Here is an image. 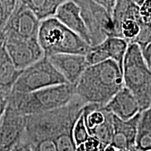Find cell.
I'll use <instances>...</instances> for the list:
<instances>
[{
	"mask_svg": "<svg viewBox=\"0 0 151 151\" xmlns=\"http://www.w3.org/2000/svg\"><path fill=\"white\" fill-rule=\"evenodd\" d=\"M123 86L122 71L109 59L88 66L74 85V91L86 104L105 106Z\"/></svg>",
	"mask_w": 151,
	"mask_h": 151,
	"instance_id": "6da1fadb",
	"label": "cell"
},
{
	"mask_svg": "<svg viewBox=\"0 0 151 151\" xmlns=\"http://www.w3.org/2000/svg\"><path fill=\"white\" fill-rule=\"evenodd\" d=\"M86 104L75 94L68 104L54 110L25 116V129L22 139L30 145L46 138L53 139L71 129Z\"/></svg>",
	"mask_w": 151,
	"mask_h": 151,
	"instance_id": "7a4b0ae2",
	"label": "cell"
},
{
	"mask_svg": "<svg viewBox=\"0 0 151 151\" xmlns=\"http://www.w3.org/2000/svg\"><path fill=\"white\" fill-rule=\"evenodd\" d=\"M74 96V86L63 83L27 93L11 92L7 99L8 105L23 116H29L66 106Z\"/></svg>",
	"mask_w": 151,
	"mask_h": 151,
	"instance_id": "3957f363",
	"label": "cell"
},
{
	"mask_svg": "<svg viewBox=\"0 0 151 151\" xmlns=\"http://www.w3.org/2000/svg\"><path fill=\"white\" fill-rule=\"evenodd\" d=\"M37 39L46 57L63 53L86 55L90 47L54 16L41 20Z\"/></svg>",
	"mask_w": 151,
	"mask_h": 151,
	"instance_id": "277c9868",
	"label": "cell"
},
{
	"mask_svg": "<svg viewBox=\"0 0 151 151\" xmlns=\"http://www.w3.org/2000/svg\"><path fill=\"white\" fill-rule=\"evenodd\" d=\"M124 86L132 92L141 112L151 107V70L137 43L128 45L122 67Z\"/></svg>",
	"mask_w": 151,
	"mask_h": 151,
	"instance_id": "5b68a950",
	"label": "cell"
},
{
	"mask_svg": "<svg viewBox=\"0 0 151 151\" xmlns=\"http://www.w3.org/2000/svg\"><path fill=\"white\" fill-rule=\"evenodd\" d=\"M68 83L47 57L22 69L11 92L27 93L55 85Z\"/></svg>",
	"mask_w": 151,
	"mask_h": 151,
	"instance_id": "8992f818",
	"label": "cell"
},
{
	"mask_svg": "<svg viewBox=\"0 0 151 151\" xmlns=\"http://www.w3.org/2000/svg\"><path fill=\"white\" fill-rule=\"evenodd\" d=\"M81 9V14L90 35V46L101 43L109 37H114L111 15L102 6L92 0H73Z\"/></svg>",
	"mask_w": 151,
	"mask_h": 151,
	"instance_id": "52a82bcc",
	"label": "cell"
},
{
	"mask_svg": "<svg viewBox=\"0 0 151 151\" xmlns=\"http://www.w3.org/2000/svg\"><path fill=\"white\" fill-rule=\"evenodd\" d=\"M111 17L114 37L122 38L129 43H133L143 22L139 6L134 0H116Z\"/></svg>",
	"mask_w": 151,
	"mask_h": 151,
	"instance_id": "ba28073f",
	"label": "cell"
},
{
	"mask_svg": "<svg viewBox=\"0 0 151 151\" xmlns=\"http://www.w3.org/2000/svg\"><path fill=\"white\" fill-rule=\"evenodd\" d=\"M40 22L32 11L18 0L0 35L3 38H37Z\"/></svg>",
	"mask_w": 151,
	"mask_h": 151,
	"instance_id": "9c48e42d",
	"label": "cell"
},
{
	"mask_svg": "<svg viewBox=\"0 0 151 151\" xmlns=\"http://www.w3.org/2000/svg\"><path fill=\"white\" fill-rule=\"evenodd\" d=\"M82 113L90 136L106 146L111 145L113 135V113L104 106L97 104H85Z\"/></svg>",
	"mask_w": 151,
	"mask_h": 151,
	"instance_id": "30bf717a",
	"label": "cell"
},
{
	"mask_svg": "<svg viewBox=\"0 0 151 151\" xmlns=\"http://www.w3.org/2000/svg\"><path fill=\"white\" fill-rule=\"evenodd\" d=\"M3 39L6 50L18 70L25 69L45 56L37 38L7 37Z\"/></svg>",
	"mask_w": 151,
	"mask_h": 151,
	"instance_id": "8fae6325",
	"label": "cell"
},
{
	"mask_svg": "<svg viewBox=\"0 0 151 151\" xmlns=\"http://www.w3.org/2000/svg\"><path fill=\"white\" fill-rule=\"evenodd\" d=\"M25 129V116L7 105L0 120V151H10L22 138Z\"/></svg>",
	"mask_w": 151,
	"mask_h": 151,
	"instance_id": "7c38bea8",
	"label": "cell"
},
{
	"mask_svg": "<svg viewBox=\"0 0 151 151\" xmlns=\"http://www.w3.org/2000/svg\"><path fill=\"white\" fill-rule=\"evenodd\" d=\"M47 58L63 76L68 83L73 86L76 83L86 68L90 66L84 55L63 53Z\"/></svg>",
	"mask_w": 151,
	"mask_h": 151,
	"instance_id": "4fadbf2b",
	"label": "cell"
},
{
	"mask_svg": "<svg viewBox=\"0 0 151 151\" xmlns=\"http://www.w3.org/2000/svg\"><path fill=\"white\" fill-rule=\"evenodd\" d=\"M53 16L91 45L89 32L81 16V9L73 0L65 1L58 6Z\"/></svg>",
	"mask_w": 151,
	"mask_h": 151,
	"instance_id": "5bb4252c",
	"label": "cell"
},
{
	"mask_svg": "<svg viewBox=\"0 0 151 151\" xmlns=\"http://www.w3.org/2000/svg\"><path fill=\"white\" fill-rule=\"evenodd\" d=\"M140 113L126 120L113 114V135L111 145L120 151H128L134 148Z\"/></svg>",
	"mask_w": 151,
	"mask_h": 151,
	"instance_id": "9a60e30c",
	"label": "cell"
},
{
	"mask_svg": "<svg viewBox=\"0 0 151 151\" xmlns=\"http://www.w3.org/2000/svg\"><path fill=\"white\" fill-rule=\"evenodd\" d=\"M105 108L114 116L126 120L141 112L140 107L132 92L123 86L105 106Z\"/></svg>",
	"mask_w": 151,
	"mask_h": 151,
	"instance_id": "2e32d148",
	"label": "cell"
},
{
	"mask_svg": "<svg viewBox=\"0 0 151 151\" xmlns=\"http://www.w3.org/2000/svg\"><path fill=\"white\" fill-rule=\"evenodd\" d=\"M22 70L15 67L4 46L0 35V94L8 97Z\"/></svg>",
	"mask_w": 151,
	"mask_h": 151,
	"instance_id": "e0dca14e",
	"label": "cell"
},
{
	"mask_svg": "<svg viewBox=\"0 0 151 151\" xmlns=\"http://www.w3.org/2000/svg\"><path fill=\"white\" fill-rule=\"evenodd\" d=\"M135 147L138 151L151 150V107L142 111L140 113Z\"/></svg>",
	"mask_w": 151,
	"mask_h": 151,
	"instance_id": "ac0fdd59",
	"label": "cell"
},
{
	"mask_svg": "<svg viewBox=\"0 0 151 151\" xmlns=\"http://www.w3.org/2000/svg\"><path fill=\"white\" fill-rule=\"evenodd\" d=\"M100 43L104 48L109 59L114 60L122 71L124 58L129 43L122 38L109 37Z\"/></svg>",
	"mask_w": 151,
	"mask_h": 151,
	"instance_id": "d6986e66",
	"label": "cell"
},
{
	"mask_svg": "<svg viewBox=\"0 0 151 151\" xmlns=\"http://www.w3.org/2000/svg\"><path fill=\"white\" fill-rule=\"evenodd\" d=\"M29 8L40 20L55 15L58 6L52 0H19Z\"/></svg>",
	"mask_w": 151,
	"mask_h": 151,
	"instance_id": "ffe728a7",
	"label": "cell"
},
{
	"mask_svg": "<svg viewBox=\"0 0 151 151\" xmlns=\"http://www.w3.org/2000/svg\"><path fill=\"white\" fill-rule=\"evenodd\" d=\"M73 128L62 132L54 138L58 151H76L74 139L73 136Z\"/></svg>",
	"mask_w": 151,
	"mask_h": 151,
	"instance_id": "44dd1931",
	"label": "cell"
},
{
	"mask_svg": "<svg viewBox=\"0 0 151 151\" xmlns=\"http://www.w3.org/2000/svg\"><path fill=\"white\" fill-rule=\"evenodd\" d=\"M86 58L89 65H96L109 59L108 54L101 43L95 46H90L86 55Z\"/></svg>",
	"mask_w": 151,
	"mask_h": 151,
	"instance_id": "7402d4cb",
	"label": "cell"
},
{
	"mask_svg": "<svg viewBox=\"0 0 151 151\" xmlns=\"http://www.w3.org/2000/svg\"><path fill=\"white\" fill-rule=\"evenodd\" d=\"M73 136L76 146L85 142L90 137V134L87 129L86 124H85L83 113H81L74 124L73 129Z\"/></svg>",
	"mask_w": 151,
	"mask_h": 151,
	"instance_id": "603a6c76",
	"label": "cell"
},
{
	"mask_svg": "<svg viewBox=\"0 0 151 151\" xmlns=\"http://www.w3.org/2000/svg\"><path fill=\"white\" fill-rule=\"evenodd\" d=\"M134 43L139 45L141 49L151 43V24L146 23L143 22L141 25L140 32L137 36L135 40L134 41Z\"/></svg>",
	"mask_w": 151,
	"mask_h": 151,
	"instance_id": "cb8c5ba5",
	"label": "cell"
},
{
	"mask_svg": "<svg viewBox=\"0 0 151 151\" xmlns=\"http://www.w3.org/2000/svg\"><path fill=\"white\" fill-rule=\"evenodd\" d=\"M106 146L96 138L90 136L85 142L76 146V151H104Z\"/></svg>",
	"mask_w": 151,
	"mask_h": 151,
	"instance_id": "d4e9b609",
	"label": "cell"
},
{
	"mask_svg": "<svg viewBox=\"0 0 151 151\" xmlns=\"http://www.w3.org/2000/svg\"><path fill=\"white\" fill-rule=\"evenodd\" d=\"M33 151H58L53 139L46 138L30 145Z\"/></svg>",
	"mask_w": 151,
	"mask_h": 151,
	"instance_id": "484cf974",
	"label": "cell"
},
{
	"mask_svg": "<svg viewBox=\"0 0 151 151\" xmlns=\"http://www.w3.org/2000/svg\"><path fill=\"white\" fill-rule=\"evenodd\" d=\"M139 12L143 21L151 24V0H145L139 6Z\"/></svg>",
	"mask_w": 151,
	"mask_h": 151,
	"instance_id": "4316f807",
	"label": "cell"
},
{
	"mask_svg": "<svg viewBox=\"0 0 151 151\" xmlns=\"http://www.w3.org/2000/svg\"><path fill=\"white\" fill-rule=\"evenodd\" d=\"M10 151H33L31 146L27 141L21 139L11 148Z\"/></svg>",
	"mask_w": 151,
	"mask_h": 151,
	"instance_id": "83f0119b",
	"label": "cell"
},
{
	"mask_svg": "<svg viewBox=\"0 0 151 151\" xmlns=\"http://www.w3.org/2000/svg\"><path fill=\"white\" fill-rule=\"evenodd\" d=\"M92 1L104 7L109 11V14L111 15L113 6H114L116 0H92Z\"/></svg>",
	"mask_w": 151,
	"mask_h": 151,
	"instance_id": "f1b7e54d",
	"label": "cell"
},
{
	"mask_svg": "<svg viewBox=\"0 0 151 151\" xmlns=\"http://www.w3.org/2000/svg\"><path fill=\"white\" fill-rule=\"evenodd\" d=\"M9 18V16L6 14L2 6L0 4V33L1 32L2 29L4 27L6 22Z\"/></svg>",
	"mask_w": 151,
	"mask_h": 151,
	"instance_id": "f546056e",
	"label": "cell"
},
{
	"mask_svg": "<svg viewBox=\"0 0 151 151\" xmlns=\"http://www.w3.org/2000/svg\"><path fill=\"white\" fill-rule=\"evenodd\" d=\"M141 50H142L143 57H144L147 65L151 70V43Z\"/></svg>",
	"mask_w": 151,
	"mask_h": 151,
	"instance_id": "4dcf8cb0",
	"label": "cell"
},
{
	"mask_svg": "<svg viewBox=\"0 0 151 151\" xmlns=\"http://www.w3.org/2000/svg\"><path fill=\"white\" fill-rule=\"evenodd\" d=\"M7 105H8V99H7V97L0 94V120H1L4 113L5 112Z\"/></svg>",
	"mask_w": 151,
	"mask_h": 151,
	"instance_id": "1f68e13d",
	"label": "cell"
},
{
	"mask_svg": "<svg viewBox=\"0 0 151 151\" xmlns=\"http://www.w3.org/2000/svg\"><path fill=\"white\" fill-rule=\"evenodd\" d=\"M104 151H120L118 149L115 148L114 146H113L112 145H108V146H106V148Z\"/></svg>",
	"mask_w": 151,
	"mask_h": 151,
	"instance_id": "d6a6232c",
	"label": "cell"
},
{
	"mask_svg": "<svg viewBox=\"0 0 151 151\" xmlns=\"http://www.w3.org/2000/svg\"><path fill=\"white\" fill-rule=\"evenodd\" d=\"M52 1H53L54 3L58 6H59L60 4H61L62 3L65 2V1H69V0H52Z\"/></svg>",
	"mask_w": 151,
	"mask_h": 151,
	"instance_id": "836d02e7",
	"label": "cell"
},
{
	"mask_svg": "<svg viewBox=\"0 0 151 151\" xmlns=\"http://www.w3.org/2000/svg\"><path fill=\"white\" fill-rule=\"evenodd\" d=\"M134 1L138 5L140 6V5L141 4H142V3L143 2V1H145V0H134Z\"/></svg>",
	"mask_w": 151,
	"mask_h": 151,
	"instance_id": "e575fe53",
	"label": "cell"
},
{
	"mask_svg": "<svg viewBox=\"0 0 151 151\" xmlns=\"http://www.w3.org/2000/svg\"><path fill=\"white\" fill-rule=\"evenodd\" d=\"M128 151H138V150H137V149L136 148V147H134V148H132V149H131V150H128Z\"/></svg>",
	"mask_w": 151,
	"mask_h": 151,
	"instance_id": "d590c367",
	"label": "cell"
},
{
	"mask_svg": "<svg viewBox=\"0 0 151 151\" xmlns=\"http://www.w3.org/2000/svg\"><path fill=\"white\" fill-rule=\"evenodd\" d=\"M149 151H151V150H149Z\"/></svg>",
	"mask_w": 151,
	"mask_h": 151,
	"instance_id": "8d00e7d4",
	"label": "cell"
}]
</instances>
